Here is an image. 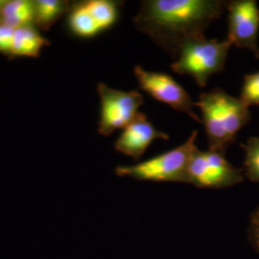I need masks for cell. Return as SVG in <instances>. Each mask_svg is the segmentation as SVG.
<instances>
[{
    "label": "cell",
    "instance_id": "15",
    "mask_svg": "<svg viewBox=\"0 0 259 259\" xmlns=\"http://www.w3.org/2000/svg\"><path fill=\"white\" fill-rule=\"evenodd\" d=\"M241 146L245 152L244 174L251 182L259 184V136L251 137Z\"/></svg>",
    "mask_w": 259,
    "mask_h": 259
},
{
    "label": "cell",
    "instance_id": "4",
    "mask_svg": "<svg viewBox=\"0 0 259 259\" xmlns=\"http://www.w3.org/2000/svg\"><path fill=\"white\" fill-rule=\"evenodd\" d=\"M197 136L198 132L194 131L179 147L135 165L117 166L115 174L118 177H129L137 181L186 183L187 167L197 148Z\"/></svg>",
    "mask_w": 259,
    "mask_h": 259
},
{
    "label": "cell",
    "instance_id": "3",
    "mask_svg": "<svg viewBox=\"0 0 259 259\" xmlns=\"http://www.w3.org/2000/svg\"><path fill=\"white\" fill-rule=\"evenodd\" d=\"M231 47L228 40L195 37L182 47L170 67L178 74L192 77L199 87L204 88L212 75L225 69Z\"/></svg>",
    "mask_w": 259,
    "mask_h": 259
},
{
    "label": "cell",
    "instance_id": "11",
    "mask_svg": "<svg viewBox=\"0 0 259 259\" xmlns=\"http://www.w3.org/2000/svg\"><path fill=\"white\" fill-rule=\"evenodd\" d=\"M32 23H34V1H4L0 9V24L19 29L32 25Z\"/></svg>",
    "mask_w": 259,
    "mask_h": 259
},
{
    "label": "cell",
    "instance_id": "10",
    "mask_svg": "<svg viewBox=\"0 0 259 259\" xmlns=\"http://www.w3.org/2000/svg\"><path fill=\"white\" fill-rule=\"evenodd\" d=\"M50 41L33 25L15 30L9 58H37Z\"/></svg>",
    "mask_w": 259,
    "mask_h": 259
},
{
    "label": "cell",
    "instance_id": "7",
    "mask_svg": "<svg viewBox=\"0 0 259 259\" xmlns=\"http://www.w3.org/2000/svg\"><path fill=\"white\" fill-rule=\"evenodd\" d=\"M139 87L157 101L166 104L173 110L184 112L193 120L202 123V120L193 110L195 103L183 85L171 76L164 72L150 71L137 65L134 69Z\"/></svg>",
    "mask_w": 259,
    "mask_h": 259
},
{
    "label": "cell",
    "instance_id": "14",
    "mask_svg": "<svg viewBox=\"0 0 259 259\" xmlns=\"http://www.w3.org/2000/svg\"><path fill=\"white\" fill-rule=\"evenodd\" d=\"M83 2L101 33L117 22L121 2L112 0H84Z\"/></svg>",
    "mask_w": 259,
    "mask_h": 259
},
{
    "label": "cell",
    "instance_id": "19",
    "mask_svg": "<svg viewBox=\"0 0 259 259\" xmlns=\"http://www.w3.org/2000/svg\"><path fill=\"white\" fill-rule=\"evenodd\" d=\"M3 3H4V1H2V0H0V9H1V7H2V5H3Z\"/></svg>",
    "mask_w": 259,
    "mask_h": 259
},
{
    "label": "cell",
    "instance_id": "8",
    "mask_svg": "<svg viewBox=\"0 0 259 259\" xmlns=\"http://www.w3.org/2000/svg\"><path fill=\"white\" fill-rule=\"evenodd\" d=\"M228 38L234 47L246 48L259 58V8L255 0L227 2Z\"/></svg>",
    "mask_w": 259,
    "mask_h": 259
},
{
    "label": "cell",
    "instance_id": "5",
    "mask_svg": "<svg viewBox=\"0 0 259 259\" xmlns=\"http://www.w3.org/2000/svg\"><path fill=\"white\" fill-rule=\"evenodd\" d=\"M243 169L232 165L225 153L196 148L187 167L186 184L200 188L222 189L243 182Z\"/></svg>",
    "mask_w": 259,
    "mask_h": 259
},
{
    "label": "cell",
    "instance_id": "13",
    "mask_svg": "<svg viewBox=\"0 0 259 259\" xmlns=\"http://www.w3.org/2000/svg\"><path fill=\"white\" fill-rule=\"evenodd\" d=\"M67 27L70 33L82 38L96 37L101 33L92 16L83 5V1L71 4L68 11Z\"/></svg>",
    "mask_w": 259,
    "mask_h": 259
},
{
    "label": "cell",
    "instance_id": "6",
    "mask_svg": "<svg viewBox=\"0 0 259 259\" xmlns=\"http://www.w3.org/2000/svg\"><path fill=\"white\" fill-rule=\"evenodd\" d=\"M97 93L101 107L98 133L104 137L125 129L138 116L144 103L142 94L138 91H118L104 83H98Z\"/></svg>",
    "mask_w": 259,
    "mask_h": 259
},
{
    "label": "cell",
    "instance_id": "2",
    "mask_svg": "<svg viewBox=\"0 0 259 259\" xmlns=\"http://www.w3.org/2000/svg\"><path fill=\"white\" fill-rule=\"evenodd\" d=\"M195 106L202 112L208 149L214 151L226 153L237 139V134L251 119L250 108L240 98L219 88L201 93Z\"/></svg>",
    "mask_w": 259,
    "mask_h": 259
},
{
    "label": "cell",
    "instance_id": "12",
    "mask_svg": "<svg viewBox=\"0 0 259 259\" xmlns=\"http://www.w3.org/2000/svg\"><path fill=\"white\" fill-rule=\"evenodd\" d=\"M71 7L70 2L63 0L34 1V24L42 31H48Z\"/></svg>",
    "mask_w": 259,
    "mask_h": 259
},
{
    "label": "cell",
    "instance_id": "9",
    "mask_svg": "<svg viewBox=\"0 0 259 259\" xmlns=\"http://www.w3.org/2000/svg\"><path fill=\"white\" fill-rule=\"evenodd\" d=\"M169 139L149 121L146 114L139 112L138 116L125 129L114 143V148L134 160H139L156 139Z\"/></svg>",
    "mask_w": 259,
    "mask_h": 259
},
{
    "label": "cell",
    "instance_id": "16",
    "mask_svg": "<svg viewBox=\"0 0 259 259\" xmlns=\"http://www.w3.org/2000/svg\"><path fill=\"white\" fill-rule=\"evenodd\" d=\"M239 98L249 108L259 106V71L244 76Z\"/></svg>",
    "mask_w": 259,
    "mask_h": 259
},
{
    "label": "cell",
    "instance_id": "17",
    "mask_svg": "<svg viewBox=\"0 0 259 259\" xmlns=\"http://www.w3.org/2000/svg\"><path fill=\"white\" fill-rule=\"evenodd\" d=\"M15 30L16 29L0 24V54L10 57Z\"/></svg>",
    "mask_w": 259,
    "mask_h": 259
},
{
    "label": "cell",
    "instance_id": "18",
    "mask_svg": "<svg viewBox=\"0 0 259 259\" xmlns=\"http://www.w3.org/2000/svg\"><path fill=\"white\" fill-rule=\"evenodd\" d=\"M249 233L251 243L259 252V207L250 216Z\"/></svg>",
    "mask_w": 259,
    "mask_h": 259
},
{
    "label": "cell",
    "instance_id": "1",
    "mask_svg": "<svg viewBox=\"0 0 259 259\" xmlns=\"http://www.w3.org/2000/svg\"><path fill=\"white\" fill-rule=\"evenodd\" d=\"M226 6L221 0H144L134 23L140 33L177 58L186 41L204 36Z\"/></svg>",
    "mask_w": 259,
    "mask_h": 259
}]
</instances>
